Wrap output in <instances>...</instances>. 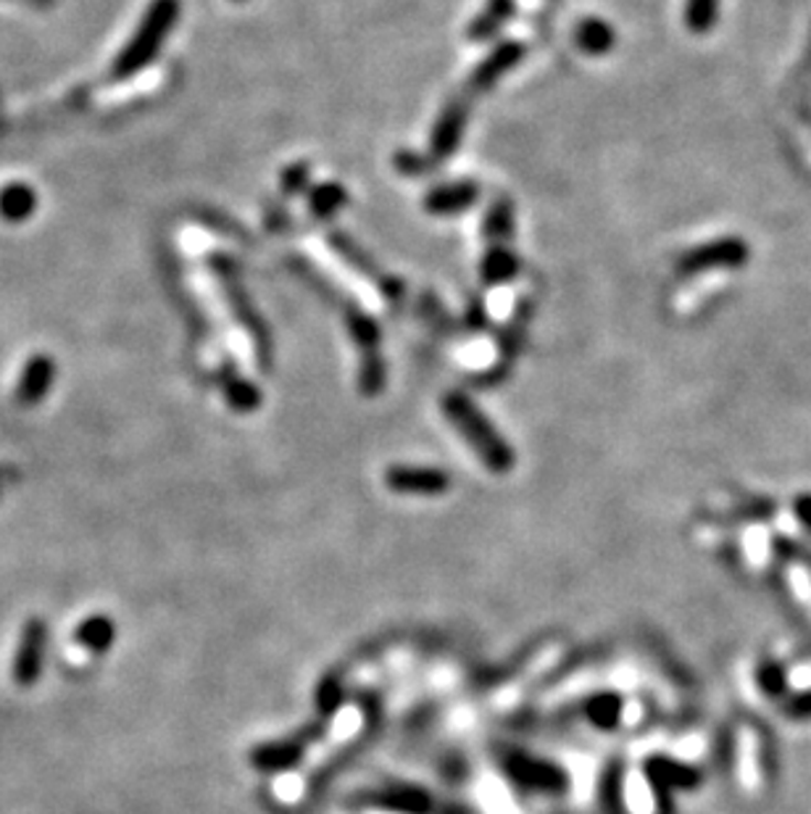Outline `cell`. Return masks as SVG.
Wrapping results in <instances>:
<instances>
[{
	"label": "cell",
	"mask_w": 811,
	"mask_h": 814,
	"mask_svg": "<svg viewBox=\"0 0 811 814\" xmlns=\"http://www.w3.org/2000/svg\"><path fill=\"white\" fill-rule=\"evenodd\" d=\"M574 43H577V48L587 53V56H604L606 51H612L614 32L604 19L587 17L577 24V30H574Z\"/></svg>",
	"instance_id": "30bf717a"
},
{
	"label": "cell",
	"mask_w": 811,
	"mask_h": 814,
	"mask_svg": "<svg viewBox=\"0 0 811 814\" xmlns=\"http://www.w3.org/2000/svg\"><path fill=\"white\" fill-rule=\"evenodd\" d=\"M13 3H22V6H30V9H51L56 0H13Z\"/></svg>",
	"instance_id": "44dd1931"
},
{
	"label": "cell",
	"mask_w": 811,
	"mask_h": 814,
	"mask_svg": "<svg viewBox=\"0 0 811 814\" xmlns=\"http://www.w3.org/2000/svg\"><path fill=\"white\" fill-rule=\"evenodd\" d=\"M390 486L398 490H414V493H432V490L445 488V477L435 469L398 467L390 473Z\"/></svg>",
	"instance_id": "4fadbf2b"
},
{
	"label": "cell",
	"mask_w": 811,
	"mask_h": 814,
	"mask_svg": "<svg viewBox=\"0 0 811 814\" xmlns=\"http://www.w3.org/2000/svg\"><path fill=\"white\" fill-rule=\"evenodd\" d=\"M309 180V166L306 164H295L290 166V170L282 174V183H285V191L288 193H299L303 191V185H306Z\"/></svg>",
	"instance_id": "ffe728a7"
},
{
	"label": "cell",
	"mask_w": 811,
	"mask_h": 814,
	"mask_svg": "<svg viewBox=\"0 0 811 814\" xmlns=\"http://www.w3.org/2000/svg\"><path fill=\"white\" fill-rule=\"evenodd\" d=\"M786 577L790 585V594L796 596V601L811 615V569L803 562H790L786 567Z\"/></svg>",
	"instance_id": "2e32d148"
},
{
	"label": "cell",
	"mask_w": 811,
	"mask_h": 814,
	"mask_svg": "<svg viewBox=\"0 0 811 814\" xmlns=\"http://www.w3.org/2000/svg\"><path fill=\"white\" fill-rule=\"evenodd\" d=\"M229 382L225 386V395L229 401V406L233 409H240V412H248V409H253L256 403L261 401L259 390H256L251 382L242 380L240 375H227Z\"/></svg>",
	"instance_id": "e0dca14e"
},
{
	"label": "cell",
	"mask_w": 811,
	"mask_h": 814,
	"mask_svg": "<svg viewBox=\"0 0 811 814\" xmlns=\"http://www.w3.org/2000/svg\"><path fill=\"white\" fill-rule=\"evenodd\" d=\"M738 778L748 793H756L764 783L759 732L748 728V725H743L738 732Z\"/></svg>",
	"instance_id": "ba28073f"
},
{
	"label": "cell",
	"mask_w": 811,
	"mask_h": 814,
	"mask_svg": "<svg viewBox=\"0 0 811 814\" xmlns=\"http://www.w3.org/2000/svg\"><path fill=\"white\" fill-rule=\"evenodd\" d=\"M37 193L24 183H11L0 191V217L6 221H24L35 214Z\"/></svg>",
	"instance_id": "9c48e42d"
},
{
	"label": "cell",
	"mask_w": 811,
	"mask_h": 814,
	"mask_svg": "<svg viewBox=\"0 0 811 814\" xmlns=\"http://www.w3.org/2000/svg\"><path fill=\"white\" fill-rule=\"evenodd\" d=\"M485 235L493 243H506L513 235V206L509 200H496L485 217Z\"/></svg>",
	"instance_id": "9a60e30c"
},
{
	"label": "cell",
	"mask_w": 811,
	"mask_h": 814,
	"mask_svg": "<svg viewBox=\"0 0 811 814\" xmlns=\"http://www.w3.org/2000/svg\"><path fill=\"white\" fill-rule=\"evenodd\" d=\"M443 409H445V414L451 416V422H454L466 438L472 441V446L483 454V459L488 467L493 469L509 467L511 464L509 448L504 446L501 438H498V433L488 425V420H485L483 412H479L475 403L462 393H451L443 399Z\"/></svg>",
	"instance_id": "7a4b0ae2"
},
{
	"label": "cell",
	"mask_w": 811,
	"mask_h": 814,
	"mask_svg": "<svg viewBox=\"0 0 811 814\" xmlns=\"http://www.w3.org/2000/svg\"><path fill=\"white\" fill-rule=\"evenodd\" d=\"M346 200H348L346 187H340L335 183L320 185V187H314V193H311V198H309L311 214H314L316 219H329L333 214H337L343 206H346Z\"/></svg>",
	"instance_id": "5bb4252c"
},
{
	"label": "cell",
	"mask_w": 811,
	"mask_h": 814,
	"mask_svg": "<svg viewBox=\"0 0 811 814\" xmlns=\"http://www.w3.org/2000/svg\"><path fill=\"white\" fill-rule=\"evenodd\" d=\"M517 269L519 261L511 248L506 243H493L483 259V282L485 285H501V282L517 278Z\"/></svg>",
	"instance_id": "8fae6325"
},
{
	"label": "cell",
	"mask_w": 811,
	"mask_h": 814,
	"mask_svg": "<svg viewBox=\"0 0 811 814\" xmlns=\"http://www.w3.org/2000/svg\"><path fill=\"white\" fill-rule=\"evenodd\" d=\"M712 9L714 0H691V6H688V22H691L693 30H704L712 22Z\"/></svg>",
	"instance_id": "d6986e66"
},
{
	"label": "cell",
	"mask_w": 811,
	"mask_h": 814,
	"mask_svg": "<svg viewBox=\"0 0 811 814\" xmlns=\"http://www.w3.org/2000/svg\"><path fill=\"white\" fill-rule=\"evenodd\" d=\"M511 13H513V0H490V3L485 6V11L479 13L475 22H472L469 30H466V35L475 40V43H485V40L493 37L498 30H501Z\"/></svg>",
	"instance_id": "7c38bea8"
},
{
	"label": "cell",
	"mask_w": 811,
	"mask_h": 814,
	"mask_svg": "<svg viewBox=\"0 0 811 814\" xmlns=\"http://www.w3.org/2000/svg\"><path fill=\"white\" fill-rule=\"evenodd\" d=\"M77 641L85 643L87 649H93V651H104L106 645L113 641V625L104 620V617L87 620L83 622V628L77 630Z\"/></svg>",
	"instance_id": "ac0fdd59"
},
{
	"label": "cell",
	"mask_w": 811,
	"mask_h": 814,
	"mask_svg": "<svg viewBox=\"0 0 811 814\" xmlns=\"http://www.w3.org/2000/svg\"><path fill=\"white\" fill-rule=\"evenodd\" d=\"M525 56V45L517 43V40H506V43H498L493 53L485 56V62L472 72L469 77V93H485L490 90L504 74H509L513 66L522 62Z\"/></svg>",
	"instance_id": "277c9868"
},
{
	"label": "cell",
	"mask_w": 811,
	"mask_h": 814,
	"mask_svg": "<svg viewBox=\"0 0 811 814\" xmlns=\"http://www.w3.org/2000/svg\"><path fill=\"white\" fill-rule=\"evenodd\" d=\"M3 475H6V469L0 467V493H3Z\"/></svg>",
	"instance_id": "7402d4cb"
},
{
	"label": "cell",
	"mask_w": 811,
	"mask_h": 814,
	"mask_svg": "<svg viewBox=\"0 0 811 814\" xmlns=\"http://www.w3.org/2000/svg\"><path fill=\"white\" fill-rule=\"evenodd\" d=\"M53 382H56V365L51 356H35L22 369V380L17 386V401L22 406H37L45 395L51 393Z\"/></svg>",
	"instance_id": "52a82bcc"
},
{
	"label": "cell",
	"mask_w": 811,
	"mask_h": 814,
	"mask_svg": "<svg viewBox=\"0 0 811 814\" xmlns=\"http://www.w3.org/2000/svg\"><path fill=\"white\" fill-rule=\"evenodd\" d=\"M238 3H242V0H238Z\"/></svg>",
	"instance_id": "603a6c76"
},
{
	"label": "cell",
	"mask_w": 811,
	"mask_h": 814,
	"mask_svg": "<svg viewBox=\"0 0 811 814\" xmlns=\"http://www.w3.org/2000/svg\"><path fill=\"white\" fill-rule=\"evenodd\" d=\"M177 19H180V0H153V3L148 6L138 32H134L130 43L121 48L117 62H113L111 77L127 79L134 77L138 72H143L145 66L159 56V51L164 48V40L169 37V32L177 26Z\"/></svg>",
	"instance_id": "6da1fadb"
},
{
	"label": "cell",
	"mask_w": 811,
	"mask_h": 814,
	"mask_svg": "<svg viewBox=\"0 0 811 814\" xmlns=\"http://www.w3.org/2000/svg\"><path fill=\"white\" fill-rule=\"evenodd\" d=\"M45 641H48V630H45L43 620H30L24 625L17 659H13V681L22 688L35 685L43 675Z\"/></svg>",
	"instance_id": "3957f363"
},
{
	"label": "cell",
	"mask_w": 811,
	"mask_h": 814,
	"mask_svg": "<svg viewBox=\"0 0 811 814\" xmlns=\"http://www.w3.org/2000/svg\"><path fill=\"white\" fill-rule=\"evenodd\" d=\"M479 198V187L472 180H458V183L437 185L424 195V208L435 217H456L469 208Z\"/></svg>",
	"instance_id": "8992f818"
},
{
	"label": "cell",
	"mask_w": 811,
	"mask_h": 814,
	"mask_svg": "<svg viewBox=\"0 0 811 814\" xmlns=\"http://www.w3.org/2000/svg\"><path fill=\"white\" fill-rule=\"evenodd\" d=\"M464 127H466V100L464 98H454L448 106H445L441 117H437L435 130H432V156L435 159H448L454 156L458 143L464 138Z\"/></svg>",
	"instance_id": "5b68a950"
}]
</instances>
